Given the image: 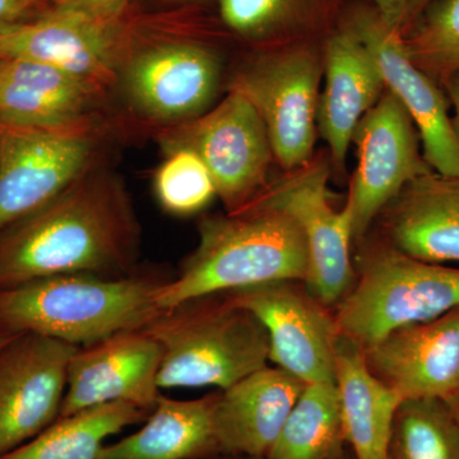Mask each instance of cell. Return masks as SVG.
<instances>
[{
    "mask_svg": "<svg viewBox=\"0 0 459 459\" xmlns=\"http://www.w3.org/2000/svg\"><path fill=\"white\" fill-rule=\"evenodd\" d=\"M140 238L122 180L90 168L50 204L0 232V290L57 274H131Z\"/></svg>",
    "mask_w": 459,
    "mask_h": 459,
    "instance_id": "1",
    "label": "cell"
},
{
    "mask_svg": "<svg viewBox=\"0 0 459 459\" xmlns=\"http://www.w3.org/2000/svg\"><path fill=\"white\" fill-rule=\"evenodd\" d=\"M198 232L195 252L186 256L177 276L160 287V309L263 283L307 280V241L285 213L244 208L205 217Z\"/></svg>",
    "mask_w": 459,
    "mask_h": 459,
    "instance_id": "2",
    "label": "cell"
},
{
    "mask_svg": "<svg viewBox=\"0 0 459 459\" xmlns=\"http://www.w3.org/2000/svg\"><path fill=\"white\" fill-rule=\"evenodd\" d=\"M168 280L68 273L8 287L0 290V332L87 346L146 327L161 310L156 296Z\"/></svg>",
    "mask_w": 459,
    "mask_h": 459,
    "instance_id": "3",
    "label": "cell"
},
{
    "mask_svg": "<svg viewBox=\"0 0 459 459\" xmlns=\"http://www.w3.org/2000/svg\"><path fill=\"white\" fill-rule=\"evenodd\" d=\"M144 329L161 350L160 389L223 391L270 361L262 323L226 292L161 309Z\"/></svg>",
    "mask_w": 459,
    "mask_h": 459,
    "instance_id": "4",
    "label": "cell"
},
{
    "mask_svg": "<svg viewBox=\"0 0 459 459\" xmlns=\"http://www.w3.org/2000/svg\"><path fill=\"white\" fill-rule=\"evenodd\" d=\"M459 307V268L419 261L382 247L362 262L360 277L338 303V334L364 349L389 333Z\"/></svg>",
    "mask_w": 459,
    "mask_h": 459,
    "instance_id": "5",
    "label": "cell"
},
{
    "mask_svg": "<svg viewBox=\"0 0 459 459\" xmlns=\"http://www.w3.org/2000/svg\"><path fill=\"white\" fill-rule=\"evenodd\" d=\"M328 177L327 162H309L259 193L244 208L277 211L294 220L307 241L309 258L304 283L319 303L331 307L346 296L355 276L350 253L351 210L346 204L336 211L329 204Z\"/></svg>",
    "mask_w": 459,
    "mask_h": 459,
    "instance_id": "6",
    "label": "cell"
},
{
    "mask_svg": "<svg viewBox=\"0 0 459 459\" xmlns=\"http://www.w3.org/2000/svg\"><path fill=\"white\" fill-rule=\"evenodd\" d=\"M166 140L192 148L207 165L217 195L238 212L262 192L270 168V135L261 115L237 90L213 110L202 114Z\"/></svg>",
    "mask_w": 459,
    "mask_h": 459,
    "instance_id": "7",
    "label": "cell"
},
{
    "mask_svg": "<svg viewBox=\"0 0 459 459\" xmlns=\"http://www.w3.org/2000/svg\"><path fill=\"white\" fill-rule=\"evenodd\" d=\"M226 294L262 323L276 367L305 385L334 383L336 323L303 281H277Z\"/></svg>",
    "mask_w": 459,
    "mask_h": 459,
    "instance_id": "8",
    "label": "cell"
},
{
    "mask_svg": "<svg viewBox=\"0 0 459 459\" xmlns=\"http://www.w3.org/2000/svg\"><path fill=\"white\" fill-rule=\"evenodd\" d=\"M320 65L310 51L287 50L262 57L235 77L267 128L273 156L287 170L309 164L316 140Z\"/></svg>",
    "mask_w": 459,
    "mask_h": 459,
    "instance_id": "9",
    "label": "cell"
},
{
    "mask_svg": "<svg viewBox=\"0 0 459 459\" xmlns=\"http://www.w3.org/2000/svg\"><path fill=\"white\" fill-rule=\"evenodd\" d=\"M84 131L0 126V232L50 204L91 168Z\"/></svg>",
    "mask_w": 459,
    "mask_h": 459,
    "instance_id": "10",
    "label": "cell"
},
{
    "mask_svg": "<svg viewBox=\"0 0 459 459\" xmlns=\"http://www.w3.org/2000/svg\"><path fill=\"white\" fill-rule=\"evenodd\" d=\"M77 350L36 333L14 334L0 350V457L59 419Z\"/></svg>",
    "mask_w": 459,
    "mask_h": 459,
    "instance_id": "11",
    "label": "cell"
},
{
    "mask_svg": "<svg viewBox=\"0 0 459 459\" xmlns=\"http://www.w3.org/2000/svg\"><path fill=\"white\" fill-rule=\"evenodd\" d=\"M352 142L359 164L347 204L358 240L407 184L433 170L420 155L415 124L391 91L362 117Z\"/></svg>",
    "mask_w": 459,
    "mask_h": 459,
    "instance_id": "12",
    "label": "cell"
},
{
    "mask_svg": "<svg viewBox=\"0 0 459 459\" xmlns=\"http://www.w3.org/2000/svg\"><path fill=\"white\" fill-rule=\"evenodd\" d=\"M221 78L212 51L188 42L141 50L126 63L123 86L132 108L153 122H189L211 107Z\"/></svg>",
    "mask_w": 459,
    "mask_h": 459,
    "instance_id": "13",
    "label": "cell"
},
{
    "mask_svg": "<svg viewBox=\"0 0 459 459\" xmlns=\"http://www.w3.org/2000/svg\"><path fill=\"white\" fill-rule=\"evenodd\" d=\"M161 350L144 328L120 332L78 347L68 368L59 418L108 403H129L152 411Z\"/></svg>",
    "mask_w": 459,
    "mask_h": 459,
    "instance_id": "14",
    "label": "cell"
},
{
    "mask_svg": "<svg viewBox=\"0 0 459 459\" xmlns=\"http://www.w3.org/2000/svg\"><path fill=\"white\" fill-rule=\"evenodd\" d=\"M117 22L49 8L35 17L0 26V57L29 60L107 86L120 57Z\"/></svg>",
    "mask_w": 459,
    "mask_h": 459,
    "instance_id": "15",
    "label": "cell"
},
{
    "mask_svg": "<svg viewBox=\"0 0 459 459\" xmlns=\"http://www.w3.org/2000/svg\"><path fill=\"white\" fill-rule=\"evenodd\" d=\"M350 27L376 59L386 89L400 100L418 126L424 159L431 170L459 178L457 126L449 117L442 92L411 60L402 35L389 29L376 11L361 12Z\"/></svg>",
    "mask_w": 459,
    "mask_h": 459,
    "instance_id": "16",
    "label": "cell"
},
{
    "mask_svg": "<svg viewBox=\"0 0 459 459\" xmlns=\"http://www.w3.org/2000/svg\"><path fill=\"white\" fill-rule=\"evenodd\" d=\"M364 350L374 376L402 400H446L459 391V307L395 329Z\"/></svg>",
    "mask_w": 459,
    "mask_h": 459,
    "instance_id": "17",
    "label": "cell"
},
{
    "mask_svg": "<svg viewBox=\"0 0 459 459\" xmlns=\"http://www.w3.org/2000/svg\"><path fill=\"white\" fill-rule=\"evenodd\" d=\"M104 86L53 66L20 59L0 62V126L84 131Z\"/></svg>",
    "mask_w": 459,
    "mask_h": 459,
    "instance_id": "18",
    "label": "cell"
},
{
    "mask_svg": "<svg viewBox=\"0 0 459 459\" xmlns=\"http://www.w3.org/2000/svg\"><path fill=\"white\" fill-rule=\"evenodd\" d=\"M305 385L281 368L265 365L223 389L214 404L220 453L264 458Z\"/></svg>",
    "mask_w": 459,
    "mask_h": 459,
    "instance_id": "19",
    "label": "cell"
},
{
    "mask_svg": "<svg viewBox=\"0 0 459 459\" xmlns=\"http://www.w3.org/2000/svg\"><path fill=\"white\" fill-rule=\"evenodd\" d=\"M389 246L429 263H459V178L428 172L385 210Z\"/></svg>",
    "mask_w": 459,
    "mask_h": 459,
    "instance_id": "20",
    "label": "cell"
},
{
    "mask_svg": "<svg viewBox=\"0 0 459 459\" xmlns=\"http://www.w3.org/2000/svg\"><path fill=\"white\" fill-rule=\"evenodd\" d=\"M385 89L376 59L351 27L332 36L325 56V89L316 117L340 170L359 123L379 101Z\"/></svg>",
    "mask_w": 459,
    "mask_h": 459,
    "instance_id": "21",
    "label": "cell"
},
{
    "mask_svg": "<svg viewBox=\"0 0 459 459\" xmlns=\"http://www.w3.org/2000/svg\"><path fill=\"white\" fill-rule=\"evenodd\" d=\"M344 442L355 459H388L394 420L401 402L374 376L361 344L338 334L334 373Z\"/></svg>",
    "mask_w": 459,
    "mask_h": 459,
    "instance_id": "22",
    "label": "cell"
},
{
    "mask_svg": "<svg viewBox=\"0 0 459 459\" xmlns=\"http://www.w3.org/2000/svg\"><path fill=\"white\" fill-rule=\"evenodd\" d=\"M217 394L198 400L160 395L140 430L107 444L99 459H198L217 455Z\"/></svg>",
    "mask_w": 459,
    "mask_h": 459,
    "instance_id": "23",
    "label": "cell"
},
{
    "mask_svg": "<svg viewBox=\"0 0 459 459\" xmlns=\"http://www.w3.org/2000/svg\"><path fill=\"white\" fill-rule=\"evenodd\" d=\"M151 411L108 403L59 418L47 430L0 459H99L108 437L137 424Z\"/></svg>",
    "mask_w": 459,
    "mask_h": 459,
    "instance_id": "24",
    "label": "cell"
},
{
    "mask_svg": "<svg viewBox=\"0 0 459 459\" xmlns=\"http://www.w3.org/2000/svg\"><path fill=\"white\" fill-rule=\"evenodd\" d=\"M343 442L336 385H307L264 458L333 459Z\"/></svg>",
    "mask_w": 459,
    "mask_h": 459,
    "instance_id": "25",
    "label": "cell"
},
{
    "mask_svg": "<svg viewBox=\"0 0 459 459\" xmlns=\"http://www.w3.org/2000/svg\"><path fill=\"white\" fill-rule=\"evenodd\" d=\"M388 459H459V427L446 402L402 401L392 427Z\"/></svg>",
    "mask_w": 459,
    "mask_h": 459,
    "instance_id": "26",
    "label": "cell"
},
{
    "mask_svg": "<svg viewBox=\"0 0 459 459\" xmlns=\"http://www.w3.org/2000/svg\"><path fill=\"white\" fill-rule=\"evenodd\" d=\"M160 205L172 216L202 212L217 197L216 184L204 160L192 148L168 144L166 157L153 178Z\"/></svg>",
    "mask_w": 459,
    "mask_h": 459,
    "instance_id": "27",
    "label": "cell"
},
{
    "mask_svg": "<svg viewBox=\"0 0 459 459\" xmlns=\"http://www.w3.org/2000/svg\"><path fill=\"white\" fill-rule=\"evenodd\" d=\"M403 42L411 60L428 75L446 82L458 74L459 0H435Z\"/></svg>",
    "mask_w": 459,
    "mask_h": 459,
    "instance_id": "28",
    "label": "cell"
},
{
    "mask_svg": "<svg viewBox=\"0 0 459 459\" xmlns=\"http://www.w3.org/2000/svg\"><path fill=\"white\" fill-rule=\"evenodd\" d=\"M300 5L301 0H220V13L232 31L255 39L282 29Z\"/></svg>",
    "mask_w": 459,
    "mask_h": 459,
    "instance_id": "29",
    "label": "cell"
},
{
    "mask_svg": "<svg viewBox=\"0 0 459 459\" xmlns=\"http://www.w3.org/2000/svg\"><path fill=\"white\" fill-rule=\"evenodd\" d=\"M380 20L389 29L403 36L435 0H371Z\"/></svg>",
    "mask_w": 459,
    "mask_h": 459,
    "instance_id": "30",
    "label": "cell"
},
{
    "mask_svg": "<svg viewBox=\"0 0 459 459\" xmlns=\"http://www.w3.org/2000/svg\"><path fill=\"white\" fill-rule=\"evenodd\" d=\"M129 0H56L50 8L75 12L93 20L117 22Z\"/></svg>",
    "mask_w": 459,
    "mask_h": 459,
    "instance_id": "31",
    "label": "cell"
},
{
    "mask_svg": "<svg viewBox=\"0 0 459 459\" xmlns=\"http://www.w3.org/2000/svg\"><path fill=\"white\" fill-rule=\"evenodd\" d=\"M35 16L26 0H0V26L12 25Z\"/></svg>",
    "mask_w": 459,
    "mask_h": 459,
    "instance_id": "32",
    "label": "cell"
},
{
    "mask_svg": "<svg viewBox=\"0 0 459 459\" xmlns=\"http://www.w3.org/2000/svg\"><path fill=\"white\" fill-rule=\"evenodd\" d=\"M444 83H446L453 105H455V114H457V129L459 131V72L451 75Z\"/></svg>",
    "mask_w": 459,
    "mask_h": 459,
    "instance_id": "33",
    "label": "cell"
},
{
    "mask_svg": "<svg viewBox=\"0 0 459 459\" xmlns=\"http://www.w3.org/2000/svg\"><path fill=\"white\" fill-rule=\"evenodd\" d=\"M56 0H26L27 4L32 8V11L36 14L41 13V12L47 11L51 5L54 4Z\"/></svg>",
    "mask_w": 459,
    "mask_h": 459,
    "instance_id": "34",
    "label": "cell"
},
{
    "mask_svg": "<svg viewBox=\"0 0 459 459\" xmlns=\"http://www.w3.org/2000/svg\"><path fill=\"white\" fill-rule=\"evenodd\" d=\"M448 404L449 410H451L453 418L455 419L459 427V391L455 392V394H452L451 397L444 400Z\"/></svg>",
    "mask_w": 459,
    "mask_h": 459,
    "instance_id": "35",
    "label": "cell"
},
{
    "mask_svg": "<svg viewBox=\"0 0 459 459\" xmlns=\"http://www.w3.org/2000/svg\"><path fill=\"white\" fill-rule=\"evenodd\" d=\"M198 459H258V458L246 457V455H223V453H217V455H208V457L198 458Z\"/></svg>",
    "mask_w": 459,
    "mask_h": 459,
    "instance_id": "36",
    "label": "cell"
},
{
    "mask_svg": "<svg viewBox=\"0 0 459 459\" xmlns=\"http://www.w3.org/2000/svg\"><path fill=\"white\" fill-rule=\"evenodd\" d=\"M14 337V334L12 333H4V332H0V350L5 346Z\"/></svg>",
    "mask_w": 459,
    "mask_h": 459,
    "instance_id": "37",
    "label": "cell"
},
{
    "mask_svg": "<svg viewBox=\"0 0 459 459\" xmlns=\"http://www.w3.org/2000/svg\"><path fill=\"white\" fill-rule=\"evenodd\" d=\"M162 3H168V4H183V3L195 2V0H160Z\"/></svg>",
    "mask_w": 459,
    "mask_h": 459,
    "instance_id": "38",
    "label": "cell"
},
{
    "mask_svg": "<svg viewBox=\"0 0 459 459\" xmlns=\"http://www.w3.org/2000/svg\"><path fill=\"white\" fill-rule=\"evenodd\" d=\"M333 459H352L349 455H344L343 451L340 455H336Z\"/></svg>",
    "mask_w": 459,
    "mask_h": 459,
    "instance_id": "39",
    "label": "cell"
},
{
    "mask_svg": "<svg viewBox=\"0 0 459 459\" xmlns=\"http://www.w3.org/2000/svg\"><path fill=\"white\" fill-rule=\"evenodd\" d=\"M0 62H2V57H0Z\"/></svg>",
    "mask_w": 459,
    "mask_h": 459,
    "instance_id": "40",
    "label": "cell"
}]
</instances>
